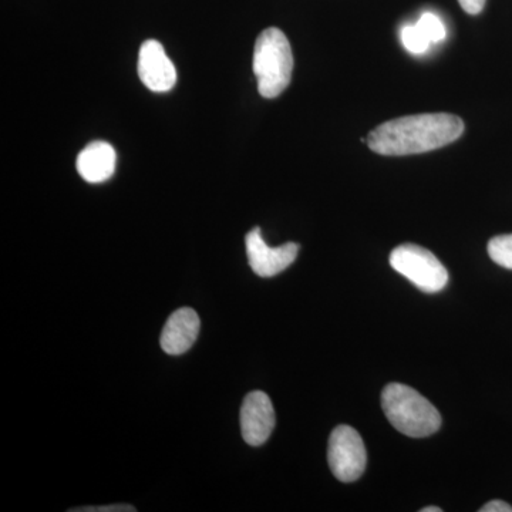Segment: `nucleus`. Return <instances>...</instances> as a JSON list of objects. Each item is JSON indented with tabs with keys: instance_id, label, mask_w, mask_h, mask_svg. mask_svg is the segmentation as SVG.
Returning <instances> with one entry per match:
<instances>
[{
	"instance_id": "f257e3e1",
	"label": "nucleus",
	"mask_w": 512,
	"mask_h": 512,
	"mask_svg": "<svg viewBox=\"0 0 512 512\" xmlns=\"http://www.w3.org/2000/svg\"><path fill=\"white\" fill-rule=\"evenodd\" d=\"M463 133V120L454 114H417L380 124L366 143L382 156H413L446 147Z\"/></svg>"
},
{
	"instance_id": "f3484780",
	"label": "nucleus",
	"mask_w": 512,
	"mask_h": 512,
	"mask_svg": "<svg viewBox=\"0 0 512 512\" xmlns=\"http://www.w3.org/2000/svg\"><path fill=\"white\" fill-rule=\"evenodd\" d=\"M443 510H441L440 507H426V508H423V510H421V512H441Z\"/></svg>"
},
{
	"instance_id": "0eeeda50",
	"label": "nucleus",
	"mask_w": 512,
	"mask_h": 512,
	"mask_svg": "<svg viewBox=\"0 0 512 512\" xmlns=\"http://www.w3.org/2000/svg\"><path fill=\"white\" fill-rule=\"evenodd\" d=\"M138 77L148 90L167 93L177 83V69L157 40H147L138 53Z\"/></svg>"
},
{
	"instance_id": "2eb2a0df",
	"label": "nucleus",
	"mask_w": 512,
	"mask_h": 512,
	"mask_svg": "<svg viewBox=\"0 0 512 512\" xmlns=\"http://www.w3.org/2000/svg\"><path fill=\"white\" fill-rule=\"evenodd\" d=\"M485 2L487 0H458L461 8L466 10L468 15H478V13L483 12Z\"/></svg>"
},
{
	"instance_id": "dca6fc26",
	"label": "nucleus",
	"mask_w": 512,
	"mask_h": 512,
	"mask_svg": "<svg viewBox=\"0 0 512 512\" xmlns=\"http://www.w3.org/2000/svg\"><path fill=\"white\" fill-rule=\"evenodd\" d=\"M480 512H512V507L504 501L495 500L485 504L483 508H480Z\"/></svg>"
},
{
	"instance_id": "9b49d317",
	"label": "nucleus",
	"mask_w": 512,
	"mask_h": 512,
	"mask_svg": "<svg viewBox=\"0 0 512 512\" xmlns=\"http://www.w3.org/2000/svg\"><path fill=\"white\" fill-rule=\"evenodd\" d=\"M488 255L495 264L512 269V234L491 239L488 242Z\"/></svg>"
},
{
	"instance_id": "f03ea898",
	"label": "nucleus",
	"mask_w": 512,
	"mask_h": 512,
	"mask_svg": "<svg viewBox=\"0 0 512 512\" xmlns=\"http://www.w3.org/2000/svg\"><path fill=\"white\" fill-rule=\"evenodd\" d=\"M382 409L394 429L404 436L423 439L440 430L439 410L406 384L390 383L384 387Z\"/></svg>"
},
{
	"instance_id": "4468645a",
	"label": "nucleus",
	"mask_w": 512,
	"mask_h": 512,
	"mask_svg": "<svg viewBox=\"0 0 512 512\" xmlns=\"http://www.w3.org/2000/svg\"><path fill=\"white\" fill-rule=\"evenodd\" d=\"M70 511H84V512H127V511H136V508L133 505L126 504H116V505H104V507H96V508H77V510Z\"/></svg>"
},
{
	"instance_id": "ddd939ff",
	"label": "nucleus",
	"mask_w": 512,
	"mask_h": 512,
	"mask_svg": "<svg viewBox=\"0 0 512 512\" xmlns=\"http://www.w3.org/2000/svg\"><path fill=\"white\" fill-rule=\"evenodd\" d=\"M416 25L419 26L424 36L429 39L431 45H436V43L443 42V40L446 39V26H444L443 20H441L439 16L434 15V13H423Z\"/></svg>"
},
{
	"instance_id": "6e6552de",
	"label": "nucleus",
	"mask_w": 512,
	"mask_h": 512,
	"mask_svg": "<svg viewBox=\"0 0 512 512\" xmlns=\"http://www.w3.org/2000/svg\"><path fill=\"white\" fill-rule=\"evenodd\" d=\"M275 423V410L268 394L259 390L249 393L241 407L242 437L249 446L258 447L266 443Z\"/></svg>"
},
{
	"instance_id": "9d476101",
	"label": "nucleus",
	"mask_w": 512,
	"mask_h": 512,
	"mask_svg": "<svg viewBox=\"0 0 512 512\" xmlns=\"http://www.w3.org/2000/svg\"><path fill=\"white\" fill-rule=\"evenodd\" d=\"M116 151L106 141H94L77 157V171L90 184L110 180L116 171Z\"/></svg>"
},
{
	"instance_id": "39448f33",
	"label": "nucleus",
	"mask_w": 512,
	"mask_h": 512,
	"mask_svg": "<svg viewBox=\"0 0 512 512\" xmlns=\"http://www.w3.org/2000/svg\"><path fill=\"white\" fill-rule=\"evenodd\" d=\"M328 461L333 476L342 483H353L366 470L367 454L362 437L353 427H336L330 434Z\"/></svg>"
},
{
	"instance_id": "f8f14e48",
	"label": "nucleus",
	"mask_w": 512,
	"mask_h": 512,
	"mask_svg": "<svg viewBox=\"0 0 512 512\" xmlns=\"http://www.w3.org/2000/svg\"><path fill=\"white\" fill-rule=\"evenodd\" d=\"M400 39H402L404 49L412 55H423L431 46L429 39L424 36L416 23L404 26L402 33H400Z\"/></svg>"
},
{
	"instance_id": "423d86ee",
	"label": "nucleus",
	"mask_w": 512,
	"mask_h": 512,
	"mask_svg": "<svg viewBox=\"0 0 512 512\" xmlns=\"http://www.w3.org/2000/svg\"><path fill=\"white\" fill-rule=\"evenodd\" d=\"M247 255L252 271L261 278H272L284 272L295 262L299 245L288 242L278 248H271L262 238L261 229L254 228L245 238Z\"/></svg>"
},
{
	"instance_id": "20e7f679",
	"label": "nucleus",
	"mask_w": 512,
	"mask_h": 512,
	"mask_svg": "<svg viewBox=\"0 0 512 512\" xmlns=\"http://www.w3.org/2000/svg\"><path fill=\"white\" fill-rule=\"evenodd\" d=\"M390 265L423 292H440L448 284L447 269L433 252L419 245L403 244L393 249Z\"/></svg>"
},
{
	"instance_id": "7ed1b4c3",
	"label": "nucleus",
	"mask_w": 512,
	"mask_h": 512,
	"mask_svg": "<svg viewBox=\"0 0 512 512\" xmlns=\"http://www.w3.org/2000/svg\"><path fill=\"white\" fill-rule=\"evenodd\" d=\"M293 55L282 30L269 28L258 36L254 49V73L259 94L275 99L285 92L292 79Z\"/></svg>"
},
{
	"instance_id": "1a4fd4ad",
	"label": "nucleus",
	"mask_w": 512,
	"mask_h": 512,
	"mask_svg": "<svg viewBox=\"0 0 512 512\" xmlns=\"http://www.w3.org/2000/svg\"><path fill=\"white\" fill-rule=\"evenodd\" d=\"M200 329V316L194 309H178L165 323L160 338L161 348L167 355H183L194 345L200 335Z\"/></svg>"
}]
</instances>
